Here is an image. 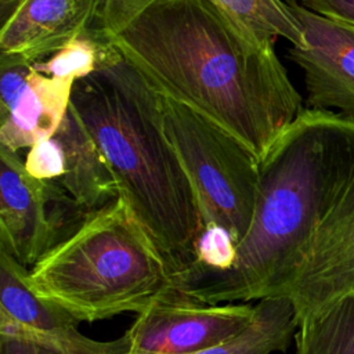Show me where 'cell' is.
Listing matches in <instances>:
<instances>
[{
    "label": "cell",
    "instance_id": "1",
    "mask_svg": "<svg viewBox=\"0 0 354 354\" xmlns=\"http://www.w3.org/2000/svg\"><path fill=\"white\" fill-rule=\"evenodd\" d=\"M109 43L159 95L234 136L260 163L306 109L274 43L212 0H158Z\"/></svg>",
    "mask_w": 354,
    "mask_h": 354
},
{
    "label": "cell",
    "instance_id": "2",
    "mask_svg": "<svg viewBox=\"0 0 354 354\" xmlns=\"http://www.w3.org/2000/svg\"><path fill=\"white\" fill-rule=\"evenodd\" d=\"M71 106L102 152L119 198L170 271L191 261L202 217L166 136L160 95L111 44L101 66L75 82Z\"/></svg>",
    "mask_w": 354,
    "mask_h": 354
},
{
    "label": "cell",
    "instance_id": "3",
    "mask_svg": "<svg viewBox=\"0 0 354 354\" xmlns=\"http://www.w3.org/2000/svg\"><path fill=\"white\" fill-rule=\"evenodd\" d=\"M324 170V111L306 108L260 163L250 227L228 268L187 263L169 283L207 304L283 297L317 223Z\"/></svg>",
    "mask_w": 354,
    "mask_h": 354
},
{
    "label": "cell",
    "instance_id": "4",
    "mask_svg": "<svg viewBox=\"0 0 354 354\" xmlns=\"http://www.w3.org/2000/svg\"><path fill=\"white\" fill-rule=\"evenodd\" d=\"M170 268L124 202L88 213L68 239L39 260L28 285L77 322L140 314L169 283Z\"/></svg>",
    "mask_w": 354,
    "mask_h": 354
},
{
    "label": "cell",
    "instance_id": "5",
    "mask_svg": "<svg viewBox=\"0 0 354 354\" xmlns=\"http://www.w3.org/2000/svg\"><path fill=\"white\" fill-rule=\"evenodd\" d=\"M348 293H354V123L324 111L318 217L283 297L300 321Z\"/></svg>",
    "mask_w": 354,
    "mask_h": 354
},
{
    "label": "cell",
    "instance_id": "6",
    "mask_svg": "<svg viewBox=\"0 0 354 354\" xmlns=\"http://www.w3.org/2000/svg\"><path fill=\"white\" fill-rule=\"evenodd\" d=\"M160 109L166 136L195 191L202 228L225 230L236 246L253 218L260 162L239 140L188 106L160 95Z\"/></svg>",
    "mask_w": 354,
    "mask_h": 354
},
{
    "label": "cell",
    "instance_id": "7",
    "mask_svg": "<svg viewBox=\"0 0 354 354\" xmlns=\"http://www.w3.org/2000/svg\"><path fill=\"white\" fill-rule=\"evenodd\" d=\"M87 216L62 187L30 176L19 153L0 145V250L28 268L76 232Z\"/></svg>",
    "mask_w": 354,
    "mask_h": 354
},
{
    "label": "cell",
    "instance_id": "8",
    "mask_svg": "<svg viewBox=\"0 0 354 354\" xmlns=\"http://www.w3.org/2000/svg\"><path fill=\"white\" fill-rule=\"evenodd\" d=\"M254 304H207L167 283L126 330L131 354H194L243 330Z\"/></svg>",
    "mask_w": 354,
    "mask_h": 354
},
{
    "label": "cell",
    "instance_id": "9",
    "mask_svg": "<svg viewBox=\"0 0 354 354\" xmlns=\"http://www.w3.org/2000/svg\"><path fill=\"white\" fill-rule=\"evenodd\" d=\"M299 21L306 47L290 46L288 57L301 68L310 109H336L354 123V25L318 15L297 0H283Z\"/></svg>",
    "mask_w": 354,
    "mask_h": 354
},
{
    "label": "cell",
    "instance_id": "10",
    "mask_svg": "<svg viewBox=\"0 0 354 354\" xmlns=\"http://www.w3.org/2000/svg\"><path fill=\"white\" fill-rule=\"evenodd\" d=\"M25 169L39 180L62 187L88 213L119 198L102 152L71 104L57 131L29 149Z\"/></svg>",
    "mask_w": 354,
    "mask_h": 354
},
{
    "label": "cell",
    "instance_id": "11",
    "mask_svg": "<svg viewBox=\"0 0 354 354\" xmlns=\"http://www.w3.org/2000/svg\"><path fill=\"white\" fill-rule=\"evenodd\" d=\"M0 53L36 64L87 32L90 0H0Z\"/></svg>",
    "mask_w": 354,
    "mask_h": 354
},
{
    "label": "cell",
    "instance_id": "12",
    "mask_svg": "<svg viewBox=\"0 0 354 354\" xmlns=\"http://www.w3.org/2000/svg\"><path fill=\"white\" fill-rule=\"evenodd\" d=\"M73 84L71 79L46 76L33 68L8 115L0 120V145L18 152L50 138L69 108Z\"/></svg>",
    "mask_w": 354,
    "mask_h": 354
},
{
    "label": "cell",
    "instance_id": "13",
    "mask_svg": "<svg viewBox=\"0 0 354 354\" xmlns=\"http://www.w3.org/2000/svg\"><path fill=\"white\" fill-rule=\"evenodd\" d=\"M76 324L35 329L0 314V354H129L130 337L126 332L102 342L80 333Z\"/></svg>",
    "mask_w": 354,
    "mask_h": 354
},
{
    "label": "cell",
    "instance_id": "14",
    "mask_svg": "<svg viewBox=\"0 0 354 354\" xmlns=\"http://www.w3.org/2000/svg\"><path fill=\"white\" fill-rule=\"evenodd\" d=\"M299 318L288 297H267L254 304L252 322L232 337L194 354L285 353L295 339Z\"/></svg>",
    "mask_w": 354,
    "mask_h": 354
},
{
    "label": "cell",
    "instance_id": "15",
    "mask_svg": "<svg viewBox=\"0 0 354 354\" xmlns=\"http://www.w3.org/2000/svg\"><path fill=\"white\" fill-rule=\"evenodd\" d=\"M293 342L295 354H354V293L301 318Z\"/></svg>",
    "mask_w": 354,
    "mask_h": 354
},
{
    "label": "cell",
    "instance_id": "16",
    "mask_svg": "<svg viewBox=\"0 0 354 354\" xmlns=\"http://www.w3.org/2000/svg\"><path fill=\"white\" fill-rule=\"evenodd\" d=\"M212 1L261 43H274L281 36L295 47H306L301 26L283 0Z\"/></svg>",
    "mask_w": 354,
    "mask_h": 354
},
{
    "label": "cell",
    "instance_id": "17",
    "mask_svg": "<svg viewBox=\"0 0 354 354\" xmlns=\"http://www.w3.org/2000/svg\"><path fill=\"white\" fill-rule=\"evenodd\" d=\"M109 48L111 43L101 41L84 32L71 39L53 55L33 64V68L46 76L76 82L98 69Z\"/></svg>",
    "mask_w": 354,
    "mask_h": 354
},
{
    "label": "cell",
    "instance_id": "18",
    "mask_svg": "<svg viewBox=\"0 0 354 354\" xmlns=\"http://www.w3.org/2000/svg\"><path fill=\"white\" fill-rule=\"evenodd\" d=\"M91 21L87 33L109 43L111 37L120 32L141 11L158 0H90Z\"/></svg>",
    "mask_w": 354,
    "mask_h": 354
},
{
    "label": "cell",
    "instance_id": "19",
    "mask_svg": "<svg viewBox=\"0 0 354 354\" xmlns=\"http://www.w3.org/2000/svg\"><path fill=\"white\" fill-rule=\"evenodd\" d=\"M32 71L33 64L28 59L14 54L0 53V120L8 115L26 86Z\"/></svg>",
    "mask_w": 354,
    "mask_h": 354
},
{
    "label": "cell",
    "instance_id": "20",
    "mask_svg": "<svg viewBox=\"0 0 354 354\" xmlns=\"http://www.w3.org/2000/svg\"><path fill=\"white\" fill-rule=\"evenodd\" d=\"M300 4L318 15L354 25V0H300Z\"/></svg>",
    "mask_w": 354,
    "mask_h": 354
}]
</instances>
